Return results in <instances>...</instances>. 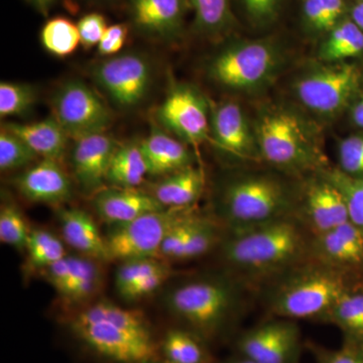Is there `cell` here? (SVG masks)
I'll list each match as a JSON object with an SVG mask.
<instances>
[{"mask_svg": "<svg viewBox=\"0 0 363 363\" xmlns=\"http://www.w3.org/2000/svg\"><path fill=\"white\" fill-rule=\"evenodd\" d=\"M344 11V0H304V25L310 32L328 33L343 20Z\"/></svg>", "mask_w": 363, "mask_h": 363, "instance_id": "obj_33", "label": "cell"}, {"mask_svg": "<svg viewBox=\"0 0 363 363\" xmlns=\"http://www.w3.org/2000/svg\"><path fill=\"white\" fill-rule=\"evenodd\" d=\"M362 80V72L352 64L325 63L306 72L296 82L301 104L319 116L331 117L350 104Z\"/></svg>", "mask_w": 363, "mask_h": 363, "instance_id": "obj_8", "label": "cell"}, {"mask_svg": "<svg viewBox=\"0 0 363 363\" xmlns=\"http://www.w3.org/2000/svg\"><path fill=\"white\" fill-rule=\"evenodd\" d=\"M310 259L363 285V231L350 221L312 235Z\"/></svg>", "mask_w": 363, "mask_h": 363, "instance_id": "obj_15", "label": "cell"}, {"mask_svg": "<svg viewBox=\"0 0 363 363\" xmlns=\"http://www.w3.org/2000/svg\"><path fill=\"white\" fill-rule=\"evenodd\" d=\"M281 64L283 55L272 40H238L215 55L208 67V74L226 89L250 92L269 84Z\"/></svg>", "mask_w": 363, "mask_h": 363, "instance_id": "obj_7", "label": "cell"}, {"mask_svg": "<svg viewBox=\"0 0 363 363\" xmlns=\"http://www.w3.org/2000/svg\"><path fill=\"white\" fill-rule=\"evenodd\" d=\"M70 279L61 297L70 303H81L94 297L104 281L101 262L84 255H71Z\"/></svg>", "mask_w": 363, "mask_h": 363, "instance_id": "obj_27", "label": "cell"}, {"mask_svg": "<svg viewBox=\"0 0 363 363\" xmlns=\"http://www.w3.org/2000/svg\"><path fill=\"white\" fill-rule=\"evenodd\" d=\"M351 121L358 128H363V95L351 108Z\"/></svg>", "mask_w": 363, "mask_h": 363, "instance_id": "obj_46", "label": "cell"}, {"mask_svg": "<svg viewBox=\"0 0 363 363\" xmlns=\"http://www.w3.org/2000/svg\"><path fill=\"white\" fill-rule=\"evenodd\" d=\"M52 107V116L74 140L105 133L112 121L104 100L81 81H68L62 85L55 93Z\"/></svg>", "mask_w": 363, "mask_h": 363, "instance_id": "obj_11", "label": "cell"}, {"mask_svg": "<svg viewBox=\"0 0 363 363\" xmlns=\"http://www.w3.org/2000/svg\"><path fill=\"white\" fill-rule=\"evenodd\" d=\"M357 286L362 284L308 259L267 281L264 302L277 318L325 322L339 298Z\"/></svg>", "mask_w": 363, "mask_h": 363, "instance_id": "obj_4", "label": "cell"}, {"mask_svg": "<svg viewBox=\"0 0 363 363\" xmlns=\"http://www.w3.org/2000/svg\"><path fill=\"white\" fill-rule=\"evenodd\" d=\"M69 330L95 354L116 363L156 362L157 346L142 312L98 301L67 321Z\"/></svg>", "mask_w": 363, "mask_h": 363, "instance_id": "obj_3", "label": "cell"}, {"mask_svg": "<svg viewBox=\"0 0 363 363\" xmlns=\"http://www.w3.org/2000/svg\"><path fill=\"white\" fill-rule=\"evenodd\" d=\"M35 87L23 83L1 82L0 84V116H23L37 101Z\"/></svg>", "mask_w": 363, "mask_h": 363, "instance_id": "obj_38", "label": "cell"}, {"mask_svg": "<svg viewBox=\"0 0 363 363\" xmlns=\"http://www.w3.org/2000/svg\"><path fill=\"white\" fill-rule=\"evenodd\" d=\"M312 233L298 216L228 231L221 259L243 283H264L310 259Z\"/></svg>", "mask_w": 363, "mask_h": 363, "instance_id": "obj_1", "label": "cell"}, {"mask_svg": "<svg viewBox=\"0 0 363 363\" xmlns=\"http://www.w3.org/2000/svg\"><path fill=\"white\" fill-rule=\"evenodd\" d=\"M26 250L28 252V269L35 272H44L67 255L63 241L45 229L30 230Z\"/></svg>", "mask_w": 363, "mask_h": 363, "instance_id": "obj_30", "label": "cell"}, {"mask_svg": "<svg viewBox=\"0 0 363 363\" xmlns=\"http://www.w3.org/2000/svg\"><path fill=\"white\" fill-rule=\"evenodd\" d=\"M147 175L140 143L119 145L107 172L106 183L113 187L135 188Z\"/></svg>", "mask_w": 363, "mask_h": 363, "instance_id": "obj_28", "label": "cell"}, {"mask_svg": "<svg viewBox=\"0 0 363 363\" xmlns=\"http://www.w3.org/2000/svg\"><path fill=\"white\" fill-rule=\"evenodd\" d=\"M188 0H126L131 25L143 37L157 42L180 38Z\"/></svg>", "mask_w": 363, "mask_h": 363, "instance_id": "obj_17", "label": "cell"}, {"mask_svg": "<svg viewBox=\"0 0 363 363\" xmlns=\"http://www.w3.org/2000/svg\"><path fill=\"white\" fill-rule=\"evenodd\" d=\"M167 266L166 262L157 257H142L121 262L116 274L117 292L123 297L138 281Z\"/></svg>", "mask_w": 363, "mask_h": 363, "instance_id": "obj_37", "label": "cell"}, {"mask_svg": "<svg viewBox=\"0 0 363 363\" xmlns=\"http://www.w3.org/2000/svg\"><path fill=\"white\" fill-rule=\"evenodd\" d=\"M248 21L257 28H266L278 20L281 0H240Z\"/></svg>", "mask_w": 363, "mask_h": 363, "instance_id": "obj_41", "label": "cell"}, {"mask_svg": "<svg viewBox=\"0 0 363 363\" xmlns=\"http://www.w3.org/2000/svg\"><path fill=\"white\" fill-rule=\"evenodd\" d=\"M119 145L105 133L75 138L72 150V167L81 190L94 196L104 187L107 172Z\"/></svg>", "mask_w": 363, "mask_h": 363, "instance_id": "obj_18", "label": "cell"}, {"mask_svg": "<svg viewBox=\"0 0 363 363\" xmlns=\"http://www.w3.org/2000/svg\"><path fill=\"white\" fill-rule=\"evenodd\" d=\"M30 234L25 216L18 207L13 203H4L0 209V241L23 252Z\"/></svg>", "mask_w": 363, "mask_h": 363, "instance_id": "obj_36", "label": "cell"}, {"mask_svg": "<svg viewBox=\"0 0 363 363\" xmlns=\"http://www.w3.org/2000/svg\"><path fill=\"white\" fill-rule=\"evenodd\" d=\"M307 347L316 363H363V350L359 348L342 345L339 350H329L312 342Z\"/></svg>", "mask_w": 363, "mask_h": 363, "instance_id": "obj_42", "label": "cell"}, {"mask_svg": "<svg viewBox=\"0 0 363 363\" xmlns=\"http://www.w3.org/2000/svg\"><path fill=\"white\" fill-rule=\"evenodd\" d=\"M189 208H166L138 217L128 223L113 225L105 236L111 260L157 257L162 241Z\"/></svg>", "mask_w": 363, "mask_h": 363, "instance_id": "obj_9", "label": "cell"}, {"mask_svg": "<svg viewBox=\"0 0 363 363\" xmlns=\"http://www.w3.org/2000/svg\"><path fill=\"white\" fill-rule=\"evenodd\" d=\"M360 1H363V0H360Z\"/></svg>", "mask_w": 363, "mask_h": 363, "instance_id": "obj_51", "label": "cell"}, {"mask_svg": "<svg viewBox=\"0 0 363 363\" xmlns=\"http://www.w3.org/2000/svg\"><path fill=\"white\" fill-rule=\"evenodd\" d=\"M210 136L229 156L243 161L262 160L255 128L236 102L228 100L210 107Z\"/></svg>", "mask_w": 363, "mask_h": 363, "instance_id": "obj_16", "label": "cell"}, {"mask_svg": "<svg viewBox=\"0 0 363 363\" xmlns=\"http://www.w3.org/2000/svg\"><path fill=\"white\" fill-rule=\"evenodd\" d=\"M260 159L293 178L327 169V157L317 128L289 107L272 105L253 124Z\"/></svg>", "mask_w": 363, "mask_h": 363, "instance_id": "obj_5", "label": "cell"}, {"mask_svg": "<svg viewBox=\"0 0 363 363\" xmlns=\"http://www.w3.org/2000/svg\"><path fill=\"white\" fill-rule=\"evenodd\" d=\"M325 172L342 194L350 221L363 231V179L346 175L338 168Z\"/></svg>", "mask_w": 363, "mask_h": 363, "instance_id": "obj_35", "label": "cell"}, {"mask_svg": "<svg viewBox=\"0 0 363 363\" xmlns=\"http://www.w3.org/2000/svg\"><path fill=\"white\" fill-rule=\"evenodd\" d=\"M77 26L81 45L86 49L99 45L108 28L106 18L99 13L85 14L79 20Z\"/></svg>", "mask_w": 363, "mask_h": 363, "instance_id": "obj_43", "label": "cell"}, {"mask_svg": "<svg viewBox=\"0 0 363 363\" xmlns=\"http://www.w3.org/2000/svg\"><path fill=\"white\" fill-rule=\"evenodd\" d=\"M40 42L54 56H69L81 44L78 26L63 16L51 18L40 30Z\"/></svg>", "mask_w": 363, "mask_h": 363, "instance_id": "obj_32", "label": "cell"}, {"mask_svg": "<svg viewBox=\"0 0 363 363\" xmlns=\"http://www.w3.org/2000/svg\"><path fill=\"white\" fill-rule=\"evenodd\" d=\"M130 28L126 23L109 26L101 42L97 45L98 54L101 56H113L123 49L128 40Z\"/></svg>", "mask_w": 363, "mask_h": 363, "instance_id": "obj_45", "label": "cell"}, {"mask_svg": "<svg viewBox=\"0 0 363 363\" xmlns=\"http://www.w3.org/2000/svg\"><path fill=\"white\" fill-rule=\"evenodd\" d=\"M157 123L181 142L199 147L210 136V106L197 88L172 86L157 111Z\"/></svg>", "mask_w": 363, "mask_h": 363, "instance_id": "obj_12", "label": "cell"}, {"mask_svg": "<svg viewBox=\"0 0 363 363\" xmlns=\"http://www.w3.org/2000/svg\"><path fill=\"white\" fill-rule=\"evenodd\" d=\"M325 322L341 331L343 345L363 350V285L344 294Z\"/></svg>", "mask_w": 363, "mask_h": 363, "instance_id": "obj_25", "label": "cell"}, {"mask_svg": "<svg viewBox=\"0 0 363 363\" xmlns=\"http://www.w3.org/2000/svg\"><path fill=\"white\" fill-rule=\"evenodd\" d=\"M225 363H257L250 358L242 357V355L238 354V357L231 358V359L227 360Z\"/></svg>", "mask_w": 363, "mask_h": 363, "instance_id": "obj_49", "label": "cell"}, {"mask_svg": "<svg viewBox=\"0 0 363 363\" xmlns=\"http://www.w3.org/2000/svg\"><path fill=\"white\" fill-rule=\"evenodd\" d=\"M147 164V175L168 176L193 166V157L187 145L157 125L140 143Z\"/></svg>", "mask_w": 363, "mask_h": 363, "instance_id": "obj_21", "label": "cell"}, {"mask_svg": "<svg viewBox=\"0 0 363 363\" xmlns=\"http://www.w3.org/2000/svg\"><path fill=\"white\" fill-rule=\"evenodd\" d=\"M39 13L47 16L57 0H28Z\"/></svg>", "mask_w": 363, "mask_h": 363, "instance_id": "obj_47", "label": "cell"}, {"mask_svg": "<svg viewBox=\"0 0 363 363\" xmlns=\"http://www.w3.org/2000/svg\"><path fill=\"white\" fill-rule=\"evenodd\" d=\"M238 353L257 363H298L301 331L293 320L274 318L241 334Z\"/></svg>", "mask_w": 363, "mask_h": 363, "instance_id": "obj_13", "label": "cell"}, {"mask_svg": "<svg viewBox=\"0 0 363 363\" xmlns=\"http://www.w3.org/2000/svg\"><path fill=\"white\" fill-rule=\"evenodd\" d=\"M195 14V26L203 35L215 37L225 33L231 23L229 0H188Z\"/></svg>", "mask_w": 363, "mask_h": 363, "instance_id": "obj_31", "label": "cell"}, {"mask_svg": "<svg viewBox=\"0 0 363 363\" xmlns=\"http://www.w3.org/2000/svg\"><path fill=\"white\" fill-rule=\"evenodd\" d=\"M14 186L26 199L44 204H60L72 197V184L60 162L43 159L21 173Z\"/></svg>", "mask_w": 363, "mask_h": 363, "instance_id": "obj_19", "label": "cell"}, {"mask_svg": "<svg viewBox=\"0 0 363 363\" xmlns=\"http://www.w3.org/2000/svg\"><path fill=\"white\" fill-rule=\"evenodd\" d=\"M171 274L172 269L168 264L164 269H160V271L154 272L147 278L138 281L128 293H125L123 298L125 301L135 302V301L147 297V296L156 292L157 289L161 288L166 283L167 279L171 277Z\"/></svg>", "mask_w": 363, "mask_h": 363, "instance_id": "obj_44", "label": "cell"}, {"mask_svg": "<svg viewBox=\"0 0 363 363\" xmlns=\"http://www.w3.org/2000/svg\"><path fill=\"white\" fill-rule=\"evenodd\" d=\"M95 83L119 108L138 106L147 96L152 82L149 59L138 52H125L99 62L93 67Z\"/></svg>", "mask_w": 363, "mask_h": 363, "instance_id": "obj_10", "label": "cell"}, {"mask_svg": "<svg viewBox=\"0 0 363 363\" xmlns=\"http://www.w3.org/2000/svg\"><path fill=\"white\" fill-rule=\"evenodd\" d=\"M98 216L111 225L128 223L138 217L166 209L150 193L135 188H104L93 196Z\"/></svg>", "mask_w": 363, "mask_h": 363, "instance_id": "obj_20", "label": "cell"}, {"mask_svg": "<svg viewBox=\"0 0 363 363\" xmlns=\"http://www.w3.org/2000/svg\"><path fill=\"white\" fill-rule=\"evenodd\" d=\"M302 189L281 172H240L221 184L217 213L228 231L298 216Z\"/></svg>", "mask_w": 363, "mask_h": 363, "instance_id": "obj_2", "label": "cell"}, {"mask_svg": "<svg viewBox=\"0 0 363 363\" xmlns=\"http://www.w3.org/2000/svg\"><path fill=\"white\" fill-rule=\"evenodd\" d=\"M204 341L194 332L171 329L164 334L160 347L169 363H209Z\"/></svg>", "mask_w": 363, "mask_h": 363, "instance_id": "obj_29", "label": "cell"}, {"mask_svg": "<svg viewBox=\"0 0 363 363\" xmlns=\"http://www.w3.org/2000/svg\"><path fill=\"white\" fill-rule=\"evenodd\" d=\"M150 363H169L168 362H157V360L156 362H150Z\"/></svg>", "mask_w": 363, "mask_h": 363, "instance_id": "obj_50", "label": "cell"}, {"mask_svg": "<svg viewBox=\"0 0 363 363\" xmlns=\"http://www.w3.org/2000/svg\"><path fill=\"white\" fill-rule=\"evenodd\" d=\"M2 126L21 138L42 159L60 162L65 156L69 135L52 116L38 123Z\"/></svg>", "mask_w": 363, "mask_h": 363, "instance_id": "obj_23", "label": "cell"}, {"mask_svg": "<svg viewBox=\"0 0 363 363\" xmlns=\"http://www.w3.org/2000/svg\"><path fill=\"white\" fill-rule=\"evenodd\" d=\"M245 283L236 277L193 279L176 286L167 307L204 340L217 337L240 313Z\"/></svg>", "mask_w": 363, "mask_h": 363, "instance_id": "obj_6", "label": "cell"}, {"mask_svg": "<svg viewBox=\"0 0 363 363\" xmlns=\"http://www.w3.org/2000/svg\"><path fill=\"white\" fill-rule=\"evenodd\" d=\"M204 188V175L201 169L188 168L164 176L152 189V195L164 208L184 209L198 201Z\"/></svg>", "mask_w": 363, "mask_h": 363, "instance_id": "obj_24", "label": "cell"}, {"mask_svg": "<svg viewBox=\"0 0 363 363\" xmlns=\"http://www.w3.org/2000/svg\"><path fill=\"white\" fill-rule=\"evenodd\" d=\"M351 20L354 21L355 25L363 32V1H359L357 6H353L351 11Z\"/></svg>", "mask_w": 363, "mask_h": 363, "instance_id": "obj_48", "label": "cell"}, {"mask_svg": "<svg viewBox=\"0 0 363 363\" xmlns=\"http://www.w3.org/2000/svg\"><path fill=\"white\" fill-rule=\"evenodd\" d=\"M362 52L363 32L351 18H346L328 33L318 56L324 63H342Z\"/></svg>", "mask_w": 363, "mask_h": 363, "instance_id": "obj_26", "label": "cell"}, {"mask_svg": "<svg viewBox=\"0 0 363 363\" xmlns=\"http://www.w3.org/2000/svg\"><path fill=\"white\" fill-rule=\"evenodd\" d=\"M339 169L353 178L363 179V135L343 138L338 147Z\"/></svg>", "mask_w": 363, "mask_h": 363, "instance_id": "obj_40", "label": "cell"}, {"mask_svg": "<svg viewBox=\"0 0 363 363\" xmlns=\"http://www.w3.org/2000/svg\"><path fill=\"white\" fill-rule=\"evenodd\" d=\"M38 157L21 138L2 126L0 131V169L2 172L23 168Z\"/></svg>", "mask_w": 363, "mask_h": 363, "instance_id": "obj_39", "label": "cell"}, {"mask_svg": "<svg viewBox=\"0 0 363 363\" xmlns=\"http://www.w3.org/2000/svg\"><path fill=\"white\" fill-rule=\"evenodd\" d=\"M222 238L214 221L196 215L179 259H191L209 252Z\"/></svg>", "mask_w": 363, "mask_h": 363, "instance_id": "obj_34", "label": "cell"}, {"mask_svg": "<svg viewBox=\"0 0 363 363\" xmlns=\"http://www.w3.org/2000/svg\"><path fill=\"white\" fill-rule=\"evenodd\" d=\"M325 171L310 175L303 183L298 216L312 235L327 233L350 221L343 196Z\"/></svg>", "mask_w": 363, "mask_h": 363, "instance_id": "obj_14", "label": "cell"}, {"mask_svg": "<svg viewBox=\"0 0 363 363\" xmlns=\"http://www.w3.org/2000/svg\"><path fill=\"white\" fill-rule=\"evenodd\" d=\"M62 235L67 245L81 255L98 260L109 262L108 248L105 236H102L96 222L91 215L79 208L63 209L59 213Z\"/></svg>", "mask_w": 363, "mask_h": 363, "instance_id": "obj_22", "label": "cell"}]
</instances>
